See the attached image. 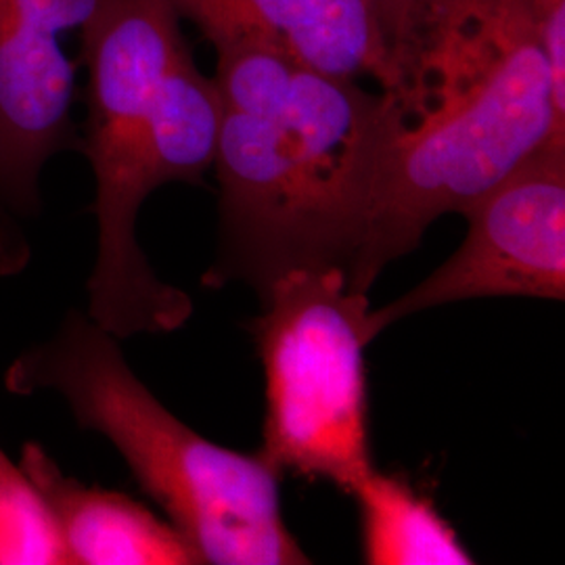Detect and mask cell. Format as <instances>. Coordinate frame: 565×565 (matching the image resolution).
Returning a JSON list of instances; mask_svg holds the SVG:
<instances>
[{
    "label": "cell",
    "instance_id": "6",
    "mask_svg": "<svg viewBox=\"0 0 565 565\" xmlns=\"http://www.w3.org/2000/svg\"><path fill=\"white\" fill-rule=\"evenodd\" d=\"M102 0H0V277L30 260L23 224L41 210L44 166L78 149L76 65L61 34L81 30Z\"/></svg>",
    "mask_w": 565,
    "mask_h": 565
},
{
    "label": "cell",
    "instance_id": "2",
    "mask_svg": "<svg viewBox=\"0 0 565 565\" xmlns=\"http://www.w3.org/2000/svg\"><path fill=\"white\" fill-rule=\"evenodd\" d=\"M181 21L168 0H102L78 30L88 72L81 149L99 228L86 315L118 340L177 331L193 315L191 296L156 275L137 239L145 200L168 182L203 184L216 158L221 93Z\"/></svg>",
    "mask_w": 565,
    "mask_h": 565
},
{
    "label": "cell",
    "instance_id": "8",
    "mask_svg": "<svg viewBox=\"0 0 565 565\" xmlns=\"http://www.w3.org/2000/svg\"><path fill=\"white\" fill-rule=\"evenodd\" d=\"M214 51L260 44L340 78H373L411 114L413 88L366 0H168Z\"/></svg>",
    "mask_w": 565,
    "mask_h": 565
},
{
    "label": "cell",
    "instance_id": "10",
    "mask_svg": "<svg viewBox=\"0 0 565 565\" xmlns=\"http://www.w3.org/2000/svg\"><path fill=\"white\" fill-rule=\"evenodd\" d=\"M352 497L361 509L364 564H476L443 513L401 476L373 467Z\"/></svg>",
    "mask_w": 565,
    "mask_h": 565
},
{
    "label": "cell",
    "instance_id": "9",
    "mask_svg": "<svg viewBox=\"0 0 565 565\" xmlns=\"http://www.w3.org/2000/svg\"><path fill=\"white\" fill-rule=\"evenodd\" d=\"M20 467L53 518L65 565L203 564L170 522L121 492L65 476L41 445L23 446Z\"/></svg>",
    "mask_w": 565,
    "mask_h": 565
},
{
    "label": "cell",
    "instance_id": "5",
    "mask_svg": "<svg viewBox=\"0 0 565 565\" xmlns=\"http://www.w3.org/2000/svg\"><path fill=\"white\" fill-rule=\"evenodd\" d=\"M254 321L266 380L260 455L279 473L352 494L375 467L369 445V300L342 268H294L268 282Z\"/></svg>",
    "mask_w": 565,
    "mask_h": 565
},
{
    "label": "cell",
    "instance_id": "4",
    "mask_svg": "<svg viewBox=\"0 0 565 565\" xmlns=\"http://www.w3.org/2000/svg\"><path fill=\"white\" fill-rule=\"evenodd\" d=\"M118 342L74 310L53 338L9 364L4 387L63 398L76 424L116 446L203 564H310L282 522L281 473L260 452L214 445L182 424L135 375Z\"/></svg>",
    "mask_w": 565,
    "mask_h": 565
},
{
    "label": "cell",
    "instance_id": "3",
    "mask_svg": "<svg viewBox=\"0 0 565 565\" xmlns=\"http://www.w3.org/2000/svg\"><path fill=\"white\" fill-rule=\"evenodd\" d=\"M548 142H565V116L525 0H463L422 63L419 109L392 145L348 287L366 294Z\"/></svg>",
    "mask_w": 565,
    "mask_h": 565
},
{
    "label": "cell",
    "instance_id": "11",
    "mask_svg": "<svg viewBox=\"0 0 565 565\" xmlns=\"http://www.w3.org/2000/svg\"><path fill=\"white\" fill-rule=\"evenodd\" d=\"M0 565H65L57 527L39 490L2 450Z\"/></svg>",
    "mask_w": 565,
    "mask_h": 565
},
{
    "label": "cell",
    "instance_id": "1",
    "mask_svg": "<svg viewBox=\"0 0 565 565\" xmlns=\"http://www.w3.org/2000/svg\"><path fill=\"white\" fill-rule=\"evenodd\" d=\"M214 81L223 249L203 282L243 279L263 294L294 268L348 277L408 121L403 103L260 44L218 49Z\"/></svg>",
    "mask_w": 565,
    "mask_h": 565
},
{
    "label": "cell",
    "instance_id": "7",
    "mask_svg": "<svg viewBox=\"0 0 565 565\" xmlns=\"http://www.w3.org/2000/svg\"><path fill=\"white\" fill-rule=\"evenodd\" d=\"M461 247L411 291L369 310L373 342L390 324L476 298H565V142H548L463 212Z\"/></svg>",
    "mask_w": 565,
    "mask_h": 565
},
{
    "label": "cell",
    "instance_id": "13",
    "mask_svg": "<svg viewBox=\"0 0 565 565\" xmlns=\"http://www.w3.org/2000/svg\"><path fill=\"white\" fill-rule=\"evenodd\" d=\"M543 44L553 97L565 116V0H525Z\"/></svg>",
    "mask_w": 565,
    "mask_h": 565
},
{
    "label": "cell",
    "instance_id": "12",
    "mask_svg": "<svg viewBox=\"0 0 565 565\" xmlns=\"http://www.w3.org/2000/svg\"><path fill=\"white\" fill-rule=\"evenodd\" d=\"M384 28L394 55L411 81L413 103L419 93V72L431 44L463 0H366Z\"/></svg>",
    "mask_w": 565,
    "mask_h": 565
}]
</instances>
